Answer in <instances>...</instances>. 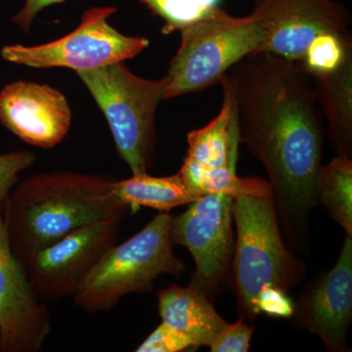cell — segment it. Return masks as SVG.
<instances>
[{
	"label": "cell",
	"instance_id": "4fadbf2b",
	"mask_svg": "<svg viewBox=\"0 0 352 352\" xmlns=\"http://www.w3.org/2000/svg\"><path fill=\"white\" fill-rule=\"evenodd\" d=\"M0 201V352H38L51 333L45 303L32 289L9 244Z\"/></svg>",
	"mask_w": 352,
	"mask_h": 352
},
{
	"label": "cell",
	"instance_id": "9c48e42d",
	"mask_svg": "<svg viewBox=\"0 0 352 352\" xmlns=\"http://www.w3.org/2000/svg\"><path fill=\"white\" fill-rule=\"evenodd\" d=\"M233 200L222 194H206L171 220V242L186 247L195 261V274L190 284L212 302L230 284L235 250Z\"/></svg>",
	"mask_w": 352,
	"mask_h": 352
},
{
	"label": "cell",
	"instance_id": "cb8c5ba5",
	"mask_svg": "<svg viewBox=\"0 0 352 352\" xmlns=\"http://www.w3.org/2000/svg\"><path fill=\"white\" fill-rule=\"evenodd\" d=\"M64 1L65 0H25L24 6L19 12L13 16L12 22L25 32H29L32 22L41 10L53 4Z\"/></svg>",
	"mask_w": 352,
	"mask_h": 352
},
{
	"label": "cell",
	"instance_id": "30bf717a",
	"mask_svg": "<svg viewBox=\"0 0 352 352\" xmlns=\"http://www.w3.org/2000/svg\"><path fill=\"white\" fill-rule=\"evenodd\" d=\"M126 217L115 215L80 227L21 263L39 300L73 296L95 264L117 244Z\"/></svg>",
	"mask_w": 352,
	"mask_h": 352
},
{
	"label": "cell",
	"instance_id": "7a4b0ae2",
	"mask_svg": "<svg viewBox=\"0 0 352 352\" xmlns=\"http://www.w3.org/2000/svg\"><path fill=\"white\" fill-rule=\"evenodd\" d=\"M111 176L55 171L16 183L2 204L11 250L20 263L76 229L131 208L113 194Z\"/></svg>",
	"mask_w": 352,
	"mask_h": 352
},
{
	"label": "cell",
	"instance_id": "6da1fadb",
	"mask_svg": "<svg viewBox=\"0 0 352 352\" xmlns=\"http://www.w3.org/2000/svg\"><path fill=\"white\" fill-rule=\"evenodd\" d=\"M226 74L240 142L265 168L289 247L307 252L326 134L314 76L302 62L267 52L248 55Z\"/></svg>",
	"mask_w": 352,
	"mask_h": 352
},
{
	"label": "cell",
	"instance_id": "8fae6325",
	"mask_svg": "<svg viewBox=\"0 0 352 352\" xmlns=\"http://www.w3.org/2000/svg\"><path fill=\"white\" fill-rule=\"evenodd\" d=\"M252 15L263 39L258 52L302 62L322 34H349L346 18L333 0H258Z\"/></svg>",
	"mask_w": 352,
	"mask_h": 352
},
{
	"label": "cell",
	"instance_id": "2e32d148",
	"mask_svg": "<svg viewBox=\"0 0 352 352\" xmlns=\"http://www.w3.org/2000/svg\"><path fill=\"white\" fill-rule=\"evenodd\" d=\"M312 76L331 145L337 156L352 160V51L339 68Z\"/></svg>",
	"mask_w": 352,
	"mask_h": 352
},
{
	"label": "cell",
	"instance_id": "8992f818",
	"mask_svg": "<svg viewBox=\"0 0 352 352\" xmlns=\"http://www.w3.org/2000/svg\"><path fill=\"white\" fill-rule=\"evenodd\" d=\"M179 32L182 43L166 76L164 100L217 85L234 65L258 52L263 39L252 13L235 17L219 7Z\"/></svg>",
	"mask_w": 352,
	"mask_h": 352
},
{
	"label": "cell",
	"instance_id": "44dd1931",
	"mask_svg": "<svg viewBox=\"0 0 352 352\" xmlns=\"http://www.w3.org/2000/svg\"><path fill=\"white\" fill-rule=\"evenodd\" d=\"M197 349L190 338L162 322L138 347V352H178Z\"/></svg>",
	"mask_w": 352,
	"mask_h": 352
},
{
	"label": "cell",
	"instance_id": "ffe728a7",
	"mask_svg": "<svg viewBox=\"0 0 352 352\" xmlns=\"http://www.w3.org/2000/svg\"><path fill=\"white\" fill-rule=\"evenodd\" d=\"M351 51L352 41L349 32L322 34L309 46L302 63L312 75L329 73L339 68Z\"/></svg>",
	"mask_w": 352,
	"mask_h": 352
},
{
	"label": "cell",
	"instance_id": "ba28073f",
	"mask_svg": "<svg viewBox=\"0 0 352 352\" xmlns=\"http://www.w3.org/2000/svg\"><path fill=\"white\" fill-rule=\"evenodd\" d=\"M116 7H92L68 36L36 46L6 45L1 57L10 63L32 68L63 67L87 71L132 59L149 46V39L127 36L109 24Z\"/></svg>",
	"mask_w": 352,
	"mask_h": 352
},
{
	"label": "cell",
	"instance_id": "7402d4cb",
	"mask_svg": "<svg viewBox=\"0 0 352 352\" xmlns=\"http://www.w3.org/2000/svg\"><path fill=\"white\" fill-rule=\"evenodd\" d=\"M254 327L240 318L236 323H227L214 342L210 344L212 352H247L254 335Z\"/></svg>",
	"mask_w": 352,
	"mask_h": 352
},
{
	"label": "cell",
	"instance_id": "9a60e30c",
	"mask_svg": "<svg viewBox=\"0 0 352 352\" xmlns=\"http://www.w3.org/2000/svg\"><path fill=\"white\" fill-rule=\"evenodd\" d=\"M157 309L162 322L192 340L197 349L210 346L226 327L212 300L191 284L171 285L157 293Z\"/></svg>",
	"mask_w": 352,
	"mask_h": 352
},
{
	"label": "cell",
	"instance_id": "3957f363",
	"mask_svg": "<svg viewBox=\"0 0 352 352\" xmlns=\"http://www.w3.org/2000/svg\"><path fill=\"white\" fill-rule=\"evenodd\" d=\"M237 227L230 284L244 320L258 318L259 302L272 291L288 293L302 283L307 265L287 249L272 196L234 199Z\"/></svg>",
	"mask_w": 352,
	"mask_h": 352
},
{
	"label": "cell",
	"instance_id": "277c9868",
	"mask_svg": "<svg viewBox=\"0 0 352 352\" xmlns=\"http://www.w3.org/2000/svg\"><path fill=\"white\" fill-rule=\"evenodd\" d=\"M171 220L168 212H160L135 235L112 245L72 296L76 307L88 314L110 311L126 296L152 291L161 275L185 272L173 254Z\"/></svg>",
	"mask_w": 352,
	"mask_h": 352
},
{
	"label": "cell",
	"instance_id": "603a6c76",
	"mask_svg": "<svg viewBox=\"0 0 352 352\" xmlns=\"http://www.w3.org/2000/svg\"><path fill=\"white\" fill-rule=\"evenodd\" d=\"M36 161L32 152H12L0 155V201L3 203L11 190L19 182V173Z\"/></svg>",
	"mask_w": 352,
	"mask_h": 352
},
{
	"label": "cell",
	"instance_id": "5b68a950",
	"mask_svg": "<svg viewBox=\"0 0 352 352\" xmlns=\"http://www.w3.org/2000/svg\"><path fill=\"white\" fill-rule=\"evenodd\" d=\"M76 73L105 116L118 154L132 175L147 173L154 160L155 118L164 100L166 76L141 78L124 62Z\"/></svg>",
	"mask_w": 352,
	"mask_h": 352
},
{
	"label": "cell",
	"instance_id": "7c38bea8",
	"mask_svg": "<svg viewBox=\"0 0 352 352\" xmlns=\"http://www.w3.org/2000/svg\"><path fill=\"white\" fill-rule=\"evenodd\" d=\"M289 319L318 336L329 351H351L346 336L352 320V237L346 236L332 270L319 271L303 288Z\"/></svg>",
	"mask_w": 352,
	"mask_h": 352
},
{
	"label": "cell",
	"instance_id": "e0dca14e",
	"mask_svg": "<svg viewBox=\"0 0 352 352\" xmlns=\"http://www.w3.org/2000/svg\"><path fill=\"white\" fill-rule=\"evenodd\" d=\"M113 194L131 208L132 212L142 207L170 212L180 206L189 205L200 197L189 188L179 171L164 177H155L146 173L132 175L131 178L120 182L115 180Z\"/></svg>",
	"mask_w": 352,
	"mask_h": 352
},
{
	"label": "cell",
	"instance_id": "5bb4252c",
	"mask_svg": "<svg viewBox=\"0 0 352 352\" xmlns=\"http://www.w3.org/2000/svg\"><path fill=\"white\" fill-rule=\"evenodd\" d=\"M0 122L28 144L52 148L66 138L72 113L59 90L15 82L0 91Z\"/></svg>",
	"mask_w": 352,
	"mask_h": 352
},
{
	"label": "cell",
	"instance_id": "d6986e66",
	"mask_svg": "<svg viewBox=\"0 0 352 352\" xmlns=\"http://www.w3.org/2000/svg\"><path fill=\"white\" fill-rule=\"evenodd\" d=\"M164 21L163 34L180 31L219 7L220 0H138Z\"/></svg>",
	"mask_w": 352,
	"mask_h": 352
},
{
	"label": "cell",
	"instance_id": "52a82bcc",
	"mask_svg": "<svg viewBox=\"0 0 352 352\" xmlns=\"http://www.w3.org/2000/svg\"><path fill=\"white\" fill-rule=\"evenodd\" d=\"M219 83L223 92L220 112L208 126L189 132L188 152L179 173L199 196L222 194L233 199L268 196L267 182L236 175L241 142L235 101L227 74Z\"/></svg>",
	"mask_w": 352,
	"mask_h": 352
},
{
	"label": "cell",
	"instance_id": "ac0fdd59",
	"mask_svg": "<svg viewBox=\"0 0 352 352\" xmlns=\"http://www.w3.org/2000/svg\"><path fill=\"white\" fill-rule=\"evenodd\" d=\"M318 200L329 214L352 237V160L337 156L322 166L318 175Z\"/></svg>",
	"mask_w": 352,
	"mask_h": 352
}]
</instances>
